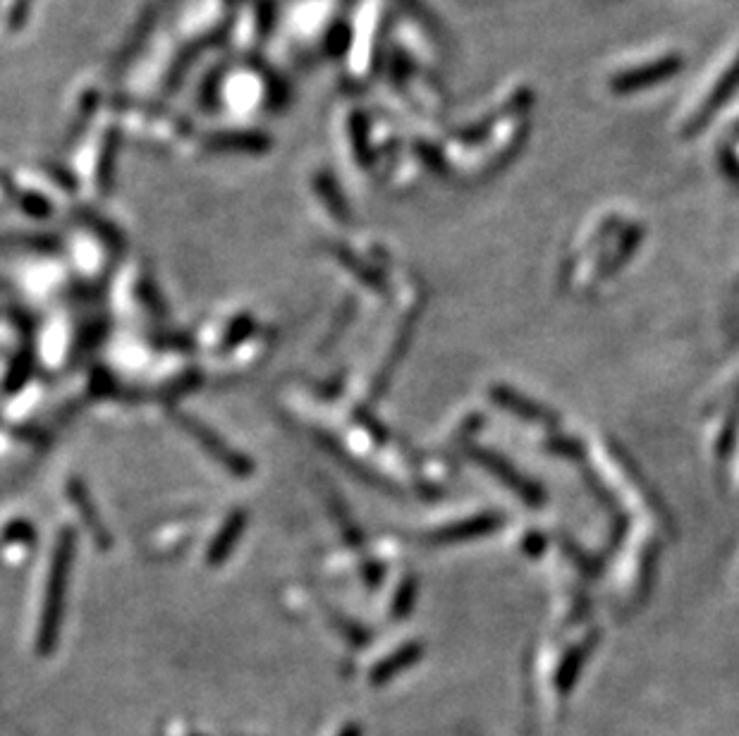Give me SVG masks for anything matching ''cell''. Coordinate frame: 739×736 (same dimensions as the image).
I'll use <instances>...</instances> for the list:
<instances>
[{"label": "cell", "mask_w": 739, "mask_h": 736, "mask_svg": "<svg viewBox=\"0 0 739 736\" xmlns=\"http://www.w3.org/2000/svg\"><path fill=\"white\" fill-rule=\"evenodd\" d=\"M65 569H67V545H63V552H60L58 562H56V576L51 579V593H48V607H46V622H56L58 612H60V591H63V581H65Z\"/></svg>", "instance_id": "obj_1"}]
</instances>
